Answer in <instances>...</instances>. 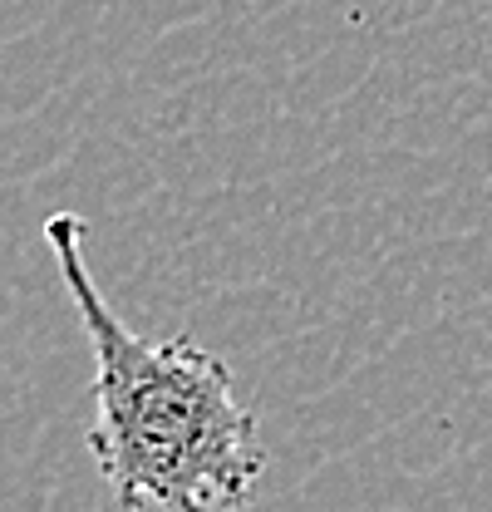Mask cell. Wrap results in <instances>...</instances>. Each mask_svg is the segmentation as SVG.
<instances>
[{
	"mask_svg": "<svg viewBox=\"0 0 492 512\" xmlns=\"http://www.w3.org/2000/svg\"><path fill=\"white\" fill-rule=\"evenodd\" d=\"M84 217H45V242L94 350L89 453L123 512H237L251 503L266 448L222 355L173 335H133L89 276Z\"/></svg>",
	"mask_w": 492,
	"mask_h": 512,
	"instance_id": "obj_1",
	"label": "cell"
}]
</instances>
